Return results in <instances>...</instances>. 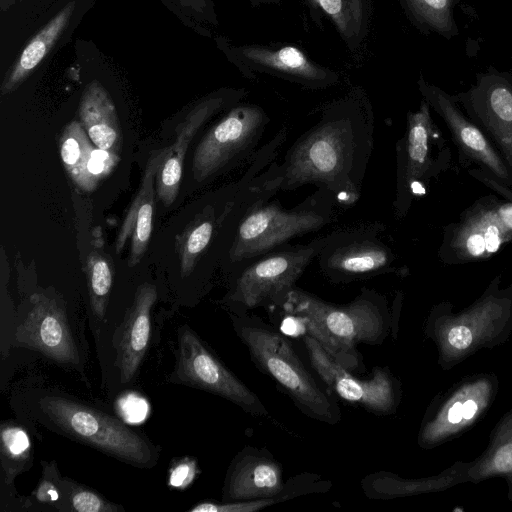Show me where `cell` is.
<instances>
[{
	"label": "cell",
	"mask_w": 512,
	"mask_h": 512,
	"mask_svg": "<svg viewBox=\"0 0 512 512\" xmlns=\"http://www.w3.org/2000/svg\"><path fill=\"white\" fill-rule=\"evenodd\" d=\"M318 121L299 136L278 163L280 191L305 185L330 191L348 208L360 198L374 148L375 117L360 86L319 108Z\"/></svg>",
	"instance_id": "cell-1"
},
{
	"label": "cell",
	"mask_w": 512,
	"mask_h": 512,
	"mask_svg": "<svg viewBox=\"0 0 512 512\" xmlns=\"http://www.w3.org/2000/svg\"><path fill=\"white\" fill-rule=\"evenodd\" d=\"M10 406L28 429L41 426L136 468L150 469L160 447L146 434L90 401L39 379L23 380L12 389Z\"/></svg>",
	"instance_id": "cell-2"
},
{
	"label": "cell",
	"mask_w": 512,
	"mask_h": 512,
	"mask_svg": "<svg viewBox=\"0 0 512 512\" xmlns=\"http://www.w3.org/2000/svg\"><path fill=\"white\" fill-rule=\"evenodd\" d=\"M402 295L393 307L387 298L372 289L362 288L349 303L335 304L297 286L278 310L295 316L304 332L315 337L342 366L351 372L362 371L358 345H381L397 329Z\"/></svg>",
	"instance_id": "cell-3"
},
{
	"label": "cell",
	"mask_w": 512,
	"mask_h": 512,
	"mask_svg": "<svg viewBox=\"0 0 512 512\" xmlns=\"http://www.w3.org/2000/svg\"><path fill=\"white\" fill-rule=\"evenodd\" d=\"M495 276L482 294L466 308L441 301L431 307L423 325L425 339L437 350L439 367L448 371L483 349L508 341L512 333V283L501 287Z\"/></svg>",
	"instance_id": "cell-4"
},
{
	"label": "cell",
	"mask_w": 512,
	"mask_h": 512,
	"mask_svg": "<svg viewBox=\"0 0 512 512\" xmlns=\"http://www.w3.org/2000/svg\"><path fill=\"white\" fill-rule=\"evenodd\" d=\"M233 329L251 361L270 377L307 417L335 425L341 410L327 389L306 369L284 334L256 315L229 312Z\"/></svg>",
	"instance_id": "cell-5"
},
{
	"label": "cell",
	"mask_w": 512,
	"mask_h": 512,
	"mask_svg": "<svg viewBox=\"0 0 512 512\" xmlns=\"http://www.w3.org/2000/svg\"><path fill=\"white\" fill-rule=\"evenodd\" d=\"M335 204L330 191L318 188L292 208L276 198L253 209L237 227L225 255L228 267L234 271L294 238L319 231L333 221Z\"/></svg>",
	"instance_id": "cell-6"
},
{
	"label": "cell",
	"mask_w": 512,
	"mask_h": 512,
	"mask_svg": "<svg viewBox=\"0 0 512 512\" xmlns=\"http://www.w3.org/2000/svg\"><path fill=\"white\" fill-rule=\"evenodd\" d=\"M324 242L325 236L305 244H283L236 268L223 298L229 312L280 309L306 268L317 258Z\"/></svg>",
	"instance_id": "cell-7"
},
{
	"label": "cell",
	"mask_w": 512,
	"mask_h": 512,
	"mask_svg": "<svg viewBox=\"0 0 512 512\" xmlns=\"http://www.w3.org/2000/svg\"><path fill=\"white\" fill-rule=\"evenodd\" d=\"M12 348L37 352L90 384L83 324L74 321L64 301L54 294L35 292L16 313Z\"/></svg>",
	"instance_id": "cell-8"
},
{
	"label": "cell",
	"mask_w": 512,
	"mask_h": 512,
	"mask_svg": "<svg viewBox=\"0 0 512 512\" xmlns=\"http://www.w3.org/2000/svg\"><path fill=\"white\" fill-rule=\"evenodd\" d=\"M451 163V148L434 122L431 107L422 99L416 111L407 113L406 129L396 143V188L393 209L398 219L425 196L432 180Z\"/></svg>",
	"instance_id": "cell-9"
},
{
	"label": "cell",
	"mask_w": 512,
	"mask_h": 512,
	"mask_svg": "<svg viewBox=\"0 0 512 512\" xmlns=\"http://www.w3.org/2000/svg\"><path fill=\"white\" fill-rule=\"evenodd\" d=\"M512 243V200L498 194L475 200L443 228L438 259L445 265L485 261Z\"/></svg>",
	"instance_id": "cell-10"
},
{
	"label": "cell",
	"mask_w": 512,
	"mask_h": 512,
	"mask_svg": "<svg viewBox=\"0 0 512 512\" xmlns=\"http://www.w3.org/2000/svg\"><path fill=\"white\" fill-rule=\"evenodd\" d=\"M498 390V376L482 372L467 375L438 393L423 415L418 446L430 450L462 436L487 414Z\"/></svg>",
	"instance_id": "cell-11"
},
{
	"label": "cell",
	"mask_w": 512,
	"mask_h": 512,
	"mask_svg": "<svg viewBox=\"0 0 512 512\" xmlns=\"http://www.w3.org/2000/svg\"><path fill=\"white\" fill-rule=\"evenodd\" d=\"M270 117L258 104L239 102L203 135L192 159V176L204 183L242 162L258 150Z\"/></svg>",
	"instance_id": "cell-12"
},
{
	"label": "cell",
	"mask_w": 512,
	"mask_h": 512,
	"mask_svg": "<svg viewBox=\"0 0 512 512\" xmlns=\"http://www.w3.org/2000/svg\"><path fill=\"white\" fill-rule=\"evenodd\" d=\"M174 354L175 364L168 375L170 383L222 397L252 416H269L261 399L188 324H182L177 329Z\"/></svg>",
	"instance_id": "cell-13"
},
{
	"label": "cell",
	"mask_w": 512,
	"mask_h": 512,
	"mask_svg": "<svg viewBox=\"0 0 512 512\" xmlns=\"http://www.w3.org/2000/svg\"><path fill=\"white\" fill-rule=\"evenodd\" d=\"M384 229V224L375 222L326 235L316 258L322 275L333 284L405 275L407 269L397 266L396 253L382 240Z\"/></svg>",
	"instance_id": "cell-14"
},
{
	"label": "cell",
	"mask_w": 512,
	"mask_h": 512,
	"mask_svg": "<svg viewBox=\"0 0 512 512\" xmlns=\"http://www.w3.org/2000/svg\"><path fill=\"white\" fill-rule=\"evenodd\" d=\"M330 486L331 482L311 473L298 474L285 482L281 463L267 449L246 446L227 469L221 501L276 499L280 503L325 492Z\"/></svg>",
	"instance_id": "cell-15"
},
{
	"label": "cell",
	"mask_w": 512,
	"mask_h": 512,
	"mask_svg": "<svg viewBox=\"0 0 512 512\" xmlns=\"http://www.w3.org/2000/svg\"><path fill=\"white\" fill-rule=\"evenodd\" d=\"M303 342L312 368L332 396L376 415L396 413L402 400V385L388 367L376 366L368 379H361L307 332Z\"/></svg>",
	"instance_id": "cell-16"
},
{
	"label": "cell",
	"mask_w": 512,
	"mask_h": 512,
	"mask_svg": "<svg viewBox=\"0 0 512 512\" xmlns=\"http://www.w3.org/2000/svg\"><path fill=\"white\" fill-rule=\"evenodd\" d=\"M229 55L248 80L269 75L309 90H321L341 81L339 71L311 59L301 48L283 43L230 46Z\"/></svg>",
	"instance_id": "cell-17"
},
{
	"label": "cell",
	"mask_w": 512,
	"mask_h": 512,
	"mask_svg": "<svg viewBox=\"0 0 512 512\" xmlns=\"http://www.w3.org/2000/svg\"><path fill=\"white\" fill-rule=\"evenodd\" d=\"M498 151L512 175V75L489 67L466 91L454 95Z\"/></svg>",
	"instance_id": "cell-18"
},
{
	"label": "cell",
	"mask_w": 512,
	"mask_h": 512,
	"mask_svg": "<svg viewBox=\"0 0 512 512\" xmlns=\"http://www.w3.org/2000/svg\"><path fill=\"white\" fill-rule=\"evenodd\" d=\"M417 87L422 99L447 126L462 165H476L512 188V175L502 157L482 129L465 114L455 96L428 82L422 74Z\"/></svg>",
	"instance_id": "cell-19"
},
{
	"label": "cell",
	"mask_w": 512,
	"mask_h": 512,
	"mask_svg": "<svg viewBox=\"0 0 512 512\" xmlns=\"http://www.w3.org/2000/svg\"><path fill=\"white\" fill-rule=\"evenodd\" d=\"M246 94L243 88L217 92L199 102L177 127L176 139L164 149L156 176V196L164 206H170L178 196L185 155L194 136L210 118L238 104Z\"/></svg>",
	"instance_id": "cell-20"
},
{
	"label": "cell",
	"mask_w": 512,
	"mask_h": 512,
	"mask_svg": "<svg viewBox=\"0 0 512 512\" xmlns=\"http://www.w3.org/2000/svg\"><path fill=\"white\" fill-rule=\"evenodd\" d=\"M157 289L152 283L140 284L122 322L113 333V366L122 385L131 383L144 360L152 338V310Z\"/></svg>",
	"instance_id": "cell-21"
},
{
	"label": "cell",
	"mask_w": 512,
	"mask_h": 512,
	"mask_svg": "<svg viewBox=\"0 0 512 512\" xmlns=\"http://www.w3.org/2000/svg\"><path fill=\"white\" fill-rule=\"evenodd\" d=\"M316 27L332 26L348 52L357 58L366 48L372 27L375 0H299Z\"/></svg>",
	"instance_id": "cell-22"
},
{
	"label": "cell",
	"mask_w": 512,
	"mask_h": 512,
	"mask_svg": "<svg viewBox=\"0 0 512 512\" xmlns=\"http://www.w3.org/2000/svg\"><path fill=\"white\" fill-rule=\"evenodd\" d=\"M164 149L156 150L147 161L141 185L120 226L115 242L116 253H121L131 238L128 266L137 265L145 254L153 227L156 176Z\"/></svg>",
	"instance_id": "cell-23"
},
{
	"label": "cell",
	"mask_w": 512,
	"mask_h": 512,
	"mask_svg": "<svg viewBox=\"0 0 512 512\" xmlns=\"http://www.w3.org/2000/svg\"><path fill=\"white\" fill-rule=\"evenodd\" d=\"M469 465V462L457 461L445 470L423 478H402L390 471H376L366 475L361 486L367 498L380 500L439 492L469 482Z\"/></svg>",
	"instance_id": "cell-24"
},
{
	"label": "cell",
	"mask_w": 512,
	"mask_h": 512,
	"mask_svg": "<svg viewBox=\"0 0 512 512\" xmlns=\"http://www.w3.org/2000/svg\"><path fill=\"white\" fill-rule=\"evenodd\" d=\"M244 180L245 173L241 185ZM238 189L227 196L220 204L216 202L206 204L185 230L176 237L175 247L180 260L182 278L189 277L194 272L200 258L208 252L214 240L218 239L220 234L223 237L224 220Z\"/></svg>",
	"instance_id": "cell-25"
},
{
	"label": "cell",
	"mask_w": 512,
	"mask_h": 512,
	"mask_svg": "<svg viewBox=\"0 0 512 512\" xmlns=\"http://www.w3.org/2000/svg\"><path fill=\"white\" fill-rule=\"evenodd\" d=\"M79 116L81 124L96 147L120 154L122 132L116 109L100 83L93 81L84 90L79 105Z\"/></svg>",
	"instance_id": "cell-26"
},
{
	"label": "cell",
	"mask_w": 512,
	"mask_h": 512,
	"mask_svg": "<svg viewBox=\"0 0 512 512\" xmlns=\"http://www.w3.org/2000/svg\"><path fill=\"white\" fill-rule=\"evenodd\" d=\"M469 463V482L501 477L507 485V498L512 502V407L491 430L484 451Z\"/></svg>",
	"instance_id": "cell-27"
},
{
	"label": "cell",
	"mask_w": 512,
	"mask_h": 512,
	"mask_svg": "<svg viewBox=\"0 0 512 512\" xmlns=\"http://www.w3.org/2000/svg\"><path fill=\"white\" fill-rule=\"evenodd\" d=\"M74 6V2L68 3L26 45L17 62L2 82V95L13 92L42 61L68 25Z\"/></svg>",
	"instance_id": "cell-28"
},
{
	"label": "cell",
	"mask_w": 512,
	"mask_h": 512,
	"mask_svg": "<svg viewBox=\"0 0 512 512\" xmlns=\"http://www.w3.org/2000/svg\"><path fill=\"white\" fill-rule=\"evenodd\" d=\"M33 443L29 429L18 419L0 424V480L14 484L16 477L33 466Z\"/></svg>",
	"instance_id": "cell-29"
},
{
	"label": "cell",
	"mask_w": 512,
	"mask_h": 512,
	"mask_svg": "<svg viewBox=\"0 0 512 512\" xmlns=\"http://www.w3.org/2000/svg\"><path fill=\"white\" fill-rule=\"evenodd\" d=\"M460 0H398L409 22L422 34H437L447 40L459 29L454 9Z\"/></svg>",
	"instance_id": "cell-30"
},
{
	"label": "cell",
	"mask_w": 512,
	"mask_h": 512,
	"mask_svg": "<svg viewBox=\"0 0 512 512\" xmlns=\"http://www.w3.org/2000/svg\"><path fill=\"white\" fill-rule=\"evenodd\" d=\"M85 273L89 300V325L96 340L106 322L113 273L108 261L97 251H92L88 255Z\"/></svg>",
	"instance_id": "cell-31"
},
{
	"label": "cell",
	"mask_w": 512,
	"mask_h": 512,
	"mask_svg": "<svg viewBox=\"0 0 512 512\" xmlns=\"http://www.w3.org/2000/svg\"><path fill=\"white\" fill-rule=\"evenodd\" d=\"M122 505L111 502L96 490L63 476L62 495L57 512H124Z\"/></svg>",
	"instance_id": "cell-32"
},
{
	"label": "cell",
	"mask_w": 512,
	"mask_h": 512,
	"mask_svg": "<svg viewBox=\"0 0 512 512\" xmlns=\"http://www.w3.org/2000/svg\"><path fill=\"white\" fill-rule=\"evenodd\" d=\"M41 466L39 481L27 496V511H57L62 495L63 476L55 460H42Z\"/></svg>",
	"instance_id": "cell-33"
},
{
	"label": "cell",
	"mask_w": 512,
	"mask_h": 512,
	"mask_svg": "<svg viewBox=\"0 0 512 512\" xmlns=\"http://www.w3.org/2000/svg\"><path fill=\"white\" fill-rule=\"evenodd\" d=\"M59 144L62 163L75 182L82 162L93 143L81 122L72 121L64 128Z\"/></svg>",
	"instance_id": "cell-34"
},
{
	"label": "cell",
	"mask_w": 512,
	"mask_h": 512,
	"mask_svg": "<svg viewBox=\"0 0 512 512\" xmlns=\"http://www.w3.org/2000/svg\"><path fill=\"white\" fill-rule=\"evenodd\" d=\"M119 161V153L98 148L93 144L82 162L74 183L83 191H93L98 183L112 172Z\"/></svg>",
	"instance_id": "cell-35"
},
{
	"label": "cell",
	"mask_w": 512,
	"mask_h": 512,
	"mask_svg": "<svg viewBox=\"0 0 512 512\" xmlns=\"http://www.w3.org/2000/svg\"><path fill=\"white\" fill-rule=\"evenodd\" d=\"M201 473L197 461L184 456L177 458L171 464L167 474V485L171 489L184 490L188 488Z\"/></svg>",
	"instance_id": "cell-36"
},
{
	"label": "cell",
	"mask_w": 512,
	"mask_h": 512,
	"mask_svg": "<svg viewBox=\"0 0 512 512\" xmlns=\"http://www.w3.org/2000/svg\"><path fill=\"white\" fill-rule=\"evenodd\" d=\"M0 510L1 511H27V497L17 493L14 484H7L0 480Z\"/></svg>",
	"instance_id": "cell-37"
},
{
	"label": "cell",
	"mask_w": 512,
	"mask_h": 512,
	"mask_svg": "<svg viewBox=\"0 0 512 512\" xmlns=\"http://www.w3.org/2000/svg\"><path fill=\"white\" fill-rule=\"evenodd\" d=\"M282 0H248L249 4L254 8H259L267 5L280 4Z\"/></svg>",
	"instance_id": "cell-38"
},
{
	"label": "cell",
	"mask_w": 512,
	"mask_h": 512,
	"mask_svg": "<svg viewBox=\"0 0 512 512\" xmlns=\"http://www.w3.org/2000/svg\"><path fill=\"white\" fill-rule=\"evenodd\" d=\"M13 0H1V3H2V6H6V5H9L10 3H12Z\"/></svg>",
	"instance_id": "cell-39"
}]
</instances>
